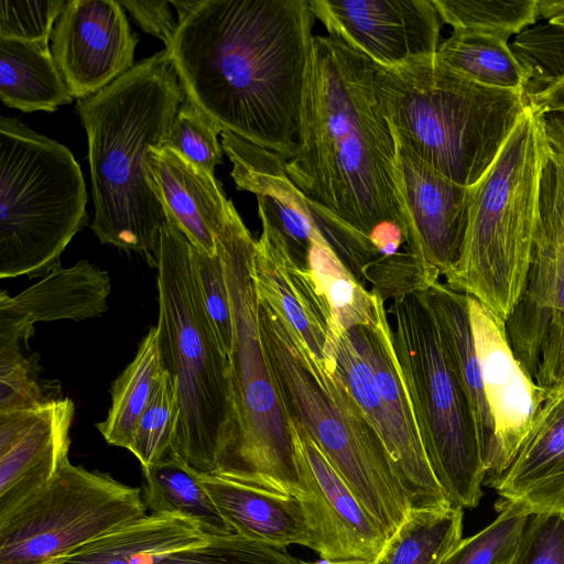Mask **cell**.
Instances as JSON below:
<instances>
[{"mask_svg":"<svg viewBox=\"0 0 564 564\" xmlns=\"http://www.w3.org/2000/svg\"><path fill=\"white\" fill-rule=\"evenodd\" d=\"M169 2L178 18L164 50L186 98L223 130L291 160L316 19L310 0Z\"/></svg>","mask_w":564,"mask_h":564,"instance_id":"obj_1","label":"cell"},{"mask_svg":"<svg viewBox=\"0 0 564 564\" xmlns=\"http://www.w3.org/2000/svg\"><path fill=\"white\" fill-rule=\"evenodd\" d=\"M293 184L316 206L369 238L386 227L408 240L397 174V142L377 98L373 63L332 36H314Z\"/></svg>","mask_w":564,"mask_h":564,"instance_id":"obj_2","label":"cell"},{"mask_svg":"<svg viewBox=\"0 0 564 564\" xmlns=\"http://www.w3.org/2000/svg\"><path fill=\"white\" fill-rule=\"evenodd\" d=\"M185 98L163 50L76 105L88 140L90 228L101 243L143 252L154 264L166 216L149 181L148 158L165 145Z\"/></svg>","mask_w":564,"mask_h":564,"instance_id":"obj_3","label":"cell"},{"mask_svg":"<svg viewBox=\"0 0 564 564\" xmlns=\"http://www.w3.org/2000/svg\"><path fill=\"white\" fill-rule=\"evenodd\" d=\"M257 299L262 345L288 419L303 427L391 535L411 505L380 435L334 368L308 349L279 310L258 293Z\"/></svg>","mask_w":564,"mask_h":564,"instance_id":"obj_4","label":"cell"},{"mask_svg":"<svg viewBox=\"0 0 564 564\" xmlns=\"http://www.w3.org/2000/svg\"><path fill=\"white\" fill-rule=\"evenodd\" d=\"M377 98L397 143L451 181L474 186L527 110L523 93L479 85L435 55L373 63Z\"/></svg>","mask_w":564,"mask_h":564,"instance_id":"obj_5","label":"cell"},{"mask_svg":"<svg viewBox=\"0 0 564 564\" xmlns=\"http://www.w3.org/2000/svg\"><path fill=\"white\" fill-rule=\"evenodd\" d=\"M155 267L159 346L180 408L170 455L199 475H215L236 429L229 359L202 300L192 245L167 218Z\"/></svg>","mask_w":564,"mask_h":564,"instance_id":"obj_6","label":"cell"},{"mask_svg":"<svg viewBox=\"0 0 564 564\" xmlns=\"http://www.w3.org/2000/svg\"><path fill=\"white\" fill-rule=\"evenodd\" d=\"M550 149L541 112L527 107L498 156L471 186L460 259L445 283L503 321L521 293L540 218Z\"/></svg>","mask_w":564,"mask_h":564,"instance_id":"obj_7","label":"cell"},{"mask_svg":"<svg viewBox=\"0 0 564 564\" xmlns=\"http://www.w3.org/2000/svg\"><path fill=\"white\" fill-rule=\"evenodd\" d=\"M256 240L235 206L217 237L231 299L229 356L236 429L215 475L268 491H301L295 445L262 345L251 276Z\"/></svg>","mask_w":564,"mask_h":564,"instance_id":"obj_8","label":"cell"},{"mask_svg":"<svg viewBox=\"0 0 564 564\" xmlns=\"http://www.w3.org/2000/svg\"><path fill=\"white\" fill-rule=\"evenodd\" d=\"M79 164L63 144L0 117V278L45 276L87 224Z\"/></svg>","mask_w":564,"mask_h":564,"instance_id":"obj_9","label":"cell"},{"mask_svg":"<svg viewBox=\"0 0 564 564\" xmlns=\"http://www.w3.org/2000/svg\"><path fill=\"white\" fill-rule=\"evenodd\" d=\"M393 349L432 473L452 506L475 508L486 478L467 394L419 292L394 300Z\"/></svg>","mask_w":564,"mask_h":564,"instance_id":"obj_10","label":"cell"},{"mask_svg":"<svg viewBox=\"0 0 564 564\" xmlns=\"http://www.w3.org/2000/svg\"><path fill=\"white\" fill-rule=\"evenodd\" d=\"M139 487L65 460L0 518V564H46L147 516Z\"/></svg>","mask_w":564,"mask_h":564,"instance_id":"obj_11","label":"cell"},{"mask_svg":"<svg viewBox=\"0 0 564 564\" xmlns=\"http://www.w3.org/2000/svg\"><path fill=\"white\" fill-rule=\"evenodd\" d=\"M220 135L237 188L257 196L260 218L278 229L297 263L307 269L311 247L323 237L354 274H361L377 253L369 238L312 203L290 180L285 158L227 130Z\"/></svg>","mask_w":564,"mask_h":564,"instance_id":"obj_12","label":"cell"},{"mask_svg":"<svg viewBox=\"0 0 564 564\" xmlns=\"http://www.w3.org/2000/svg\"><path fill=\"white\" fill-rule=\"evenodd\" d=\"M505 322L513 354L544 397L563 388L564 238L542 196L525 280Z\"/></svg>","mask_w":564,"mask_h":564,"instance_id":"obj_13","label":"cell"},{"mask_svg":"<svg viewBox=\"0 0 564 564\" xmlns=\"http://www.w3.org/2000/svg\"><path fill=\"white\" fill-rule=\"evenodd\" d=\"M329 33L382 67L434 56L443 21L433 0H310Z\"/></svg>","mask_w":564,"mask_h":564,"instance_id":"obj_14","label":"cell"},{"mask_svg":"<svg viewBox=\"0 0 564 564\" xmlns=\"http://www.w3.org/2000/svg\"><path fill=\"white\" fill-rule=\"evenodd\" d=\"M296 451L301 491L314 551L333 561L373 562L388 536L326 456L294 420L288 419Z\"/></svg>","mask_w":564,"mask_h":564,"instance_id":"obj_15","label":"cell"},{"mask_svg":"<svg viewBox=\"0 0 564 564\" xmlns=\"http://www.w3.org/2000/svg\"><path fill=\"white\" fill-rule=\"evenodd\" d=\"M52 54L73 98L85 99L134 66L139 37L115 0H68L55 21Z\"/></svg>","mask_w":564,"mask_h":564,"instance_id":"obj_16","label":"cell"},{"mask_svg":"<svg viewBox=\"0 0 564 564\" xmlns=\"http://www.w3.org/2000/svg\"><path fill=\"white\" fill-rule=\"evenodd\" d=\"M467 296L481 381L495 423L496 456L485 479L494 486L516 457L545 397L513 354L506 322Z\"/></svg>","mask_w":564,"mask_h":564,"instance_id":"obj_17","label":"cell"},{"mask_svg":"<svg viewBox=\"0 0 564 564\" xmlns=\"http://www.w3.org/2000/svg\"><path fill=\"white\" fill-rule=\"evenodd\" d=\"M397 174L408 218L405 250L438 281L441 275L451 273L460 259L471 187L440 174L399 143Z\"/></svg>","mask_w":564,"mask_h":564,"instance_id":"obj_18","label":"cell"},{"mask_svg":"<svg viewBox=\"0 0 564 564\" xmlns=\"http://www.w3.org/2000/svg\"><path fill=\"white\" fill-rule=\"evenodd\" d=\"M372 291V290H371ZM376 319L347 330L368 361L379 394L392 421L397 451L392 459L411 509H440L452 503L437 484L429 465L410 399L401 377L392 343L384 300L376 292Z\"/></svg>","mask_w":564,"mask_h":564,"instance_id":"obj_19","label":"cell"},{"mask_svg":"<svg viewBox=\"0 0 564 564\" xmlns=\"http://www.w3.org/2000/svg\"><path fill=\"white\" fill-rule=\"evenodd\" d=\"M75 406L50 398L0 412V518L44 487L68 459Z\"/></svg>","mask_w":564,"mask_h":564,"instance_id":"obj_20","label":"cell"},{"mask_svg":"<svg viewBox=\"0 0 564 564\" xmlns=\"http://www.w3.org/2000/svg\"><path fill=\"white\" fill-rule=\"evenodd\" d=\"M256 240L251 276L258 295L281 312L308 349L333 367L341 330L311 271L293 258L278 229L264 218Z\"/></svg>","mask_w":564,"mask_h":564,"instance_id":"obj_21","label":"cell"},{"mask_svg":"<svg viewBox=\"0 0 564 564\" xmlns=\"http://www.w3.org/2000/svg\"><path fill=\"white\" fill-rule=\"evenodd\" d=\"M108 273L87 260L58 268L18 295L0 293V355L22 352L34 324L101 316L110 294Z\"/></svg>","mask_w":564,"mask_h":564,"instance_id":"obj_22","label":"cell"},{"mask_svg":"<svg viewBox=\"0 0 564 564\" xmlns=\"http://www.w3.org/2000/svg\"><path fill=\"white\" fill-rule=\"evenodd\" d=\"M529 514L564 516V387L546 395L508 469L494 484Z\"/></svg>","mask_w":564,"mask_h":564,"instance_id":"obj_23","label":"cell"},{"mask_svg":"<svg viewBox=\"0 0 564 564\" xmlns=\"http://www.w3.org/2000/svg\"><path fill=\"white\" fill-rule=\"evenodd\" d=\"M148 173L166 218L193 247L215 254L217 237L234 205L226 198L214 174L193 165L169 147L150 150Z\"/></svg>","mask_w":564,"mask_h":564,"instance_id":"obj_24","label":"cell"},{"mask_svg":"<svg viewBox=\"0 0 564 564\" xmlns=\"http://www.w3.org/2000/svg\"><path fill=\"white\" fill-rule=\"evenodd\" d=\"M199 480L235 533L279 547L314 549L306 516L297 497L268 491L217 475Z\"/></svg>","mask_w":564,"mask_h":564,"instance_id":"obj_25","label":"cell"},{"mask_svg":"<svg viewBox=\"0 0 564 564\" xmlns=\"http://www.w3.org/2000/svg\"><path fill=\"white\" fill-rule=\"evenodd\" d=\"M419 294L434 316L444 349L469 400L487 477L496 456L495 423L481 381L468 296L440 280Z\"/></svg>","mask_w":564,"mask_h":564,"instance_id":"obj_26","label":"cell"},{"mask_svg":"<svg viewBox=\"0 0 564 564\" xmlns=\"http://www.w3.org/2000/svg\"><path fill=\"white\" fill-rule=\"evenodd\" d=\"M196 523L175 514L152 512L54 562L58 564H156L176 550L203 542Z\"/></svg>","mask_w":564,"mask_h":564,"instance_id":"obj_27","label":"cell"},{"mask_svg":"<svg viewBox=\"0 0 564 564\" xmlns=\"http://www.w3.org/2000/svg\"><path fill=\"white\" fill-rule=\"evenodd\" d=\"M0 98L24 112H52L73 101L48 46L1 37Z\"/></svg>","mask_w":564,"mask_h":564,"instance_id":"obj_28","label":"cell"},{"mask_svg":"<svg viewBox=\"0 0 564 564\" xmlns=\"http://www.w3.org/2000/svg\"><path fill=\"white\" fill-rule=\"evenodd\" d=\"M144 501L152 512L175 514L196 523L209 536L235 534L198 474L167 455L159 463L142 469Z\"/></svg>","mask_w":564,"mask_h":564,"instance_id":"obj_29","label":"cell"},{"mask_svg":"<svg viewBox=\"0 0 564 564\" xmlns=\"http://www.w3.org/2000/svg\"><path fill=\"white\" fill-rule=\"evenodd\" d=\"M436 59L486 87L523 93L528 73L514 56L509 40L491 33L453 31Z\"/></svg>","mask_w":564,"mask_h":564,"instance_id":"obj_30","label":"cell"},{"mask_svg":"<svg viewBox=\"0 0 564 564\" xmlns=\"http://www.w3.org/2000/svg\"><path fill=\"white\" fill-rule=\"evenodd\" d=\"M164 372L156 326L141 340L133 360L111 386V405L98 431L110 445L128 449L133 430Z\"/></svg>","mask_w":564,"mask_h":564,"instance_id":"obj_31","label":"cell"},{"mask_svg":"<svg viewBox=\"0 0 564 564\" xmlns=\"http://www.w3.org/2000/svg\"><path fill=\"white\" fill-rule=\"evenodd\" d=\"M462 533V507L411 509L372 564H441Z\"/></svg>","mask_w":564,"mask_h":564,"instance_id":"obj_32","label":"cell"},{"mask_svg":"<svg viewBox=\"0 0 564 564\" xmlns=\"http://www.w3.org/2000/svg\"><path fill=\"white\" fill-rule=\"evenodd\" d=\"M307 269L341 329L348 330L375 322L372 291H368L357 280L323 237L315 240L311 247Z\"/></svg>","mask_w":564,"mask_h":564,"instance_id":"obj_33","label":"cell"},{"mask_svg":"<svg viewBox=\"0 0 564 564\" xmlns=\"http://www.w3.org/2000/svg\"><path fill=\"white\" fill-rule=\"evenodd\" d=\"M443 23L454 31L518 35L540 19V0H433Z\"/></svg>","mask_w":564,"mask_h":564,"instance_id":"obj_34","label":"cell"},{"mask_svg":"<svg viewBox=\"0 0 564 564\" xmlns=\"http://www.w3.org/2000/svg\"><path fill=\"white\" fill-rule=\"evenodd\" d=\"M510 46L528 73L525 102L564 79V25L536 22L516 35Z\"/></svg>","mask_w":564,"mask_h":564,"instance_id":"obj_35","label":"cell"},{"mask_svg":"<svg viewBox=\"0 0 564 564\" xmlns=\"http://www.w3.org/2000/svg\"><path fill=\"white\" fill-rule=\"evenodd\" d=\"M496 509L498 517L462 539L441 564H511L530 514L520 505L501 499Z\"/></svg>","mask_w":564,"mask_h":564,"instance_id":"obj_36","label":"cell"},{"mask_svg":"<svg viewBox=\"0 0 564 564\" xmlns=\"http://www.w3.org/2000/svg\"><path fill=\"white\" fill-rule=\"evenodd\" d=\"M180 419L175 388L164 370L153 397L139 419L128 446L140 462L142 469L149 468L171 454Z\"/></svg>","mask_w":564,"mask_h":564,"instance_id":"obj_37","label":"cell"},{"mask_svg":"<svg viewBox=\"0 0 564 564\" xmlns=\"http://www.w3.org/2000/svg\"><path fill=\"white\" fill-rule=\"evenodd\" d=\"M156 564H302V561L284 547L235 533L209 536L166 554Z\"/></svg>","mask_w":564,"mask_h":564,"instance_id":"obj_38","label":"cell"},{"mask_svg":"<svg viewBox=\"0 0 564 564\" xmlns=\"http://www.w3.org/2000/svg\"><path fill=\"white\" fill-rule=\"evenodd\" d=\"M223 129L185 98L180 106L164 147L177 152L198 169L214 174L223 162L218 134Z\"/></svg>","mask_w":564,"mask_h":564,"instance_id":"obj_39","label":"cell"},{"mask_svg":"<svg viewBox=\"0 0 564 564\" xmlns=\"http://www.w3.org/2000/svg\"><path fill=\"white\" fill-rule=\"evenodd\" d=\"M192 263L207 315L226 355L234 344V315L223 256L207 254L192 246Z\"/></svg>","mask_w":564,"mask_h":564,"instance_id":"obj_40","label":"cell"},{"mask_svg":"<svg viewBox=\"0 0 564 564\" xmlns=\"http://www.w3.org/2000/svg\"><path fill=\"white\" fill-rule=\"evenodd\" d=\"M65 0L0 1V37L48 46Z\"/></svg>","mask_w":564,"mask_h":564,"instance_id":"obj_41","label":"cell"},{"mask_svg":"<svg viewBox=\"0 0 564 564\" xmlns=\"http://www.w3.org/2000/svg\"><path fill=\"white\" fill-rule=\"evenodd\" d=\"M511 564H564V516L530 514Z\"/></svg>","mask_w":564,"mask_h":564,"instance_id":"obj_42","label":"cell"},{"mask_svg":"<svg viewBox=\"0 0 564 564\" xmlns=\"http://www.w3.org/2000/svg\"><path fill=\"white\" fill-rule=\"evenodd\" d=\"M50 398L37 382L33 357L0 355V412L33 408Z\"/></svg>","mask_w":564,"mask_h":564,"instance_id":"obj_43","label":"cell"},{"mask_svg":"<svg viewBox=\"0 0 564 564\" xmlns=\"http://www.w3.org/2000/svg\"><path fill=\"white\" fill-rule=\"evenodd\" d=\"M134 21L149 34L159 37L170 47L177 28L169 1L158 0H119Z\"/></svg>","mask_w":564,"mask_h":564,"instance_id":"obj_44","label":"cell"},{"mask_svg":"<svg viewBox=\"0 0 564 564\" xmlns=\"http://www.w3.org/2000/svg\"><path fill=\"white\" fill-rule=\"evenodd\" d=\"M541 196L555 214L564 238V163L551 151L543 169Z\"/></svg>","mask_w":564,"mask_h":564,"instance_id":"obj_45","label":"cell"},{"mask_svg":"<svg viewBox=\"0 0 564 564\" xmlns=\"http://www.w3.org/2000/svg\"><path fill=\"white\" fill-rule=\"evenodd\" d=\"M550 151L564 163V109L541 112Z\"/></svg>","mask_w":564,"mask_h":564,"instance_id":"obj_46","label":"cell"},{"mask_svg":"<svg viewBox=\"0 0 564 564\" xmlns=\"http://www.w3.org/2000/svg\"><path fill=\"white\" fill-rule=\"evenodd\" d=\"M527 106L540 112L564 109V79L546 91L529 99Z\"/></svg>","mask_w":564,"mask_h":564,"instance_id":"obj_47","label":"cell"},{"mask_svg":"<svg viewBox=\"0 0 564 564\" xmlns=\"http://www.w3.org/2000/svg\"><path fill=\"white\" fill-rule=\"evenodd\" d=\"M541 19L564 25V0H540Z\"/></svg>","mask_w":564,"mask_h":564,"instance_id":"obj_48","label":"cell"},{"mask_svg":"<svg viewBox=\"0 0 564 564\" xmlns=\"http://www.w3.org/2000/svg\"><path fill=\"white\" fill-rule=\"evenodd\" d=\"M370 561L349 560V561H333L326 558H319L315 562H302V564H372Z\"/></svg>","mask_w":564,"mask_h":564,"instance_id":"obj_49","label":"cell"},{"mask_svg":"<svg viewBox=\"0 0 564 564\" xmlns=\"http://www.w3.org/2000/svg\"><path fill=\"white\" fill-rule=\"evenodd\" d=\"M46 564H58V563H56V562H50V563H46Z\"/></svg>","mask_w":564,"mask_h":564,"instance_id":"obj_50","label":"cell"}]
</instances>
